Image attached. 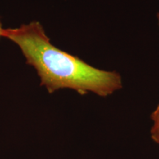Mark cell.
Returning a JSON list of instances; mask_svg holds the SVG:
<instances>
[{"mask_svg": "<svg viewBox=\"0 0 159 159\" xmlns=\"http://www.w3.org/2000/svg\"><path fill=\"white\" fill-rule=\"evenodd\" d=\"M3 38L18 45L26 63L36 70L41 86L50 94L69 89L81 95L92 92L107 97L122 88V77L116 71L95 68L55 47L39 21L5 29Z\"/></svg>", "mask_w": 159, "mask_h": 159, "instance_id": "obj_1", "label": "cell"}, {"mask_svg": "<svg viewBox=\"0 0 159 159\" xmlns=\"http://www.w3.org/2000/svg\"><path fill=\"white\" fill-rule=\"evenodd\" d=\"M151 119L153 121V125L151 129V137L154 142L159 144V104L151 115Z\"/></svg>", "mask_w": 159, "mask_h": 159, "instance_id": "obj_2", "label": "cell"}, {"mask_svg": "<svg viewBox=\"0 0 159 159\" xmlns=\"http://www.w3.org/2000/svg\"><path fill=\"white\" fill-rule=\"evenodd\" d=\"M4 30H5V29L2 27V25L1 21H0V39H1V38H3Z\"/></svg>", "mask_w": 159, "mask_h": 159, "instance_id": "obj_3", "label": "cell"}, {"mask_svg": "<svg viewBox=\"0 0 159 159\" xmlns=\"http://www.w3.org/2000/svg\"><path fill=\"white\" fill-rule=\"evenodd\" d=\"M158 25H159V13H158Z\"/></svg>", "mask_w": 159, "mask_h": 159, "instance_id": "obj_4", "label": "cell"}]
</instances>
